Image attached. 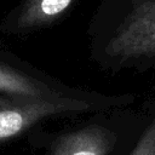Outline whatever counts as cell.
<instances>
[{
    "mask_svg": "<svg viewBox=\"0 0 155 155\" xmlns=\"http://www.w3.org/2000/svg\"><path fill=\"white\" fill-rule=\"evenodd\" d=\"M144 125L127 155H155V97L142 105Z\"/></svg>",
    "mask_w": 155,
    "mask_h": 155,
    "instance_id": "6",
    "label": "cell"
},
{
    "mask_svg": "<svg viewBox=\"0 0 155 155\" xmlns=\"http://www.w3.org/2000/svg\"><path fill=\"white\" fill-rule=\"evenodd\" d=\"M136 94L103 93L85 98H29L0 93V148L44 122L87 115L96 111L132 107Z\"/></svg>",
    "mask_w": 155,
    "mask_h": 155,
    "instance_id": "3",
    "label": "cell"
},
{
    "mask_svg": "<svg viewBox=\"0 0 155 155\" xmlns=\"http://www.w3.org/2000/svg\"><path fill=\"white\" fill-rule=\"evenodd\" d=\"M97 92L71 86L0 44V93L29 98H85Z\"/></svg>",
    "mask_w": 155,
    "mask_h": 155,
    "instance_id": "4",
    "label": "cell"
},
{
    "mask_svg": "<svg viewBox=\"0 0 155 155\" xmlns=\"http://www.w3.org/2000/svg\"><path fill=\"white\" fill-rule=\"evenodd\" d=\"M144 120L142 108H115L87 114L59 130H46L41 125L25 136L33 155H127Z\"/></svg>",
    "mask_w": 155,
    "mask_h": 155,
    "instance_id": "1",
    "label": "cell"
},
{
    "mask_svg": "<svg viewBox=\"0 0 155 155\" xmlns=\"http://www.w3.org/2000/svg\"><path fill=\"white\" fill-rule=\"evenodd\" d=\"M74 0H24L0 25L5 34H29L52 25L69 10Z\"/></svg>",
    "mask_w": 155,
    "mask_h": 155,
    "instance_id": "5",
    "label": "cell"
},
{
    "mask_svg": "<svg viewBox=\"0 0 155 155\" xmlns=\"http://www.w3.org/2000/svg\"><path fill=\"white\" fill-rule=\"evenodd\" d=\"M90 57L111 73L155 69V0L136 1L122 12L96 19L90 30Z\"/></svg>",
    "mask_w": 155,
    "mask_h": 155,
    "instance_id": "2",
    "label": "cell"
}]
</instances>
